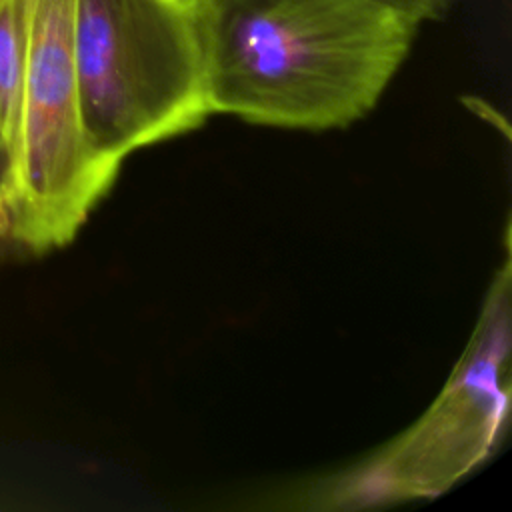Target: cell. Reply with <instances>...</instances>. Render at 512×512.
<instances>
[{
  "label": "cell",
  "instance_id": "1",
  "mask_svg": "<svg viewBox=\"0 0 512 512\" xmlns=\"http://www.w3.org/2000/svg\"><path fill=\"white\" fill-rule=\"evenodd\" d=\"M210 114L284 130L364 118L420 22L382 0H194Z\"/></svg>",
  "mask_w": 512,
  "mask_h": 512
},
{
  "label": "cell",
  "instance_id": "2",
  "mask_svg": "<svg viewBox=\"0 0 512 512\" xmlns=\"http://www.w3.org/2000/svg\"><path fill=\"white\" fill-rule=\"evenodd\" d=\"M72 50L84 132L118 168L212 116L194 0H74Z\"/></svg>",
  "mask_w": 512,
  "mask_h": 512
},
{
  "label": "cell",
  "instance_id": "3",
  "mask_svg": "<svg viewBox=\"0 0 512 512\" xmlns=\"http://www.w3.org/2000/svg\"><path fill=\"white\" fill-rule=\"evenodd\" d=\"M74 0H32L16 152L4 188L12 242L32 254L70 244L112 188L118 166L88 142L72 50Z\"/></svg>",
  "mask_w": 512,
  "mask_h": 512
},
{
  "label": "cell",
  "instance_id": "4",
  "mask_svg": "<svg viewBox=\"0 0 512 512\" xmlns=\"http://www.w3.org/2000/svg\"><path fill=\"white\" fill-rule=\"evenodd\" d=\"M32 0H0V152L6 172L16 152L30 46Z\"/></svg>",
  "mask_w": 512,
  "mask_h": 512
},
{
  "label": "cell",
  "instance_id": "5",
  "mask_svg": "<svg viewBox=\"0 0 512 512\" xmlns=\"http://www.w3.org/2000/svg\"><path fill=\"white\" fill-rule=\"evenodd\" d=\"M382 2L392 4L394 8L406 12L408 16H412L422 24L424 20H434L446 14V10L452 6L454 0H382Z\"/></svg>",
  "mask_w": 512,
  "mask_h": 512
},
{
  "label": "cell",
  "instance_id": "6",
  "mask_svg": "<svg viewBox=\"0 0 512 512\" xmlns=\"http://www.w3.org/2000/svg\"><path fill=\"white\" fill-rule=\"evenodd\" d=\"M12 226H14L12 202L6 188L0 186V246L6 242H12Z\"/></svg>",
  "mask_w": 512,
  "mask_h": 512
},
{
  "label": "cell",
  "instance_id": "7",
  "mask_svg": "<svg viewBox=\"0 0 512 512\" xmlns=\"http://www.w3.org/2000/svg\"><path fill=\"white\" fill-rule=\"evenodd\" d=\"M4 180H6V162H4V156L0 152V186H4Z\"/></svg>",
  "mask_w": 512,
  "mask_h": 512
}]
</instances>
